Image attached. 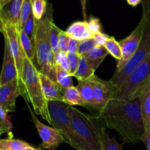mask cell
Instances as JSON below:
<instances>
[{"label":"cell","mask_w":150,"mask_h":150,"mask_svg":"<svg viewBox=\"0 0 150 150\" xmlns=\"http://www.w3.org/2000/svg\"><path fill=\"white\" fill-rule=\"evenodd\" d=\"M98 117L108 128L118 133L123 143L143 142L145 127L141 108V98L128 100L115 98L99 111Z\"/></svg>","instance_id":"obj_1"},{"label":"cell","mask_w":150,"mask_h":150,"mask_svg":"<svg viewBox=\"0 0 150 150\" xmlns=\"http://www.w3.org/2000/svg\"><path fill=\"white\" fill-rule=\"evenodd\" d=\"M52 7L48 4L43 18L36 20L32 42L35 51V64L38 72L56 81L55 57L50 43V24L53 21ZM57 82V81H56Z\"/></svg>","instance_id":"obj_2"},{"label":"cell","mask_w":150,"mask_h":150,"mask_svg":"<svg viewBox=\"0 0 150 150\" xmlns=\"http://www.w3.org/2000/svg\"><path fill=\"white\" fill-rule=\"evenodd\" d=\"M20 95L26 103L32 105L35 114L40 116L51 125V120L48 109V100L44 95L39 77V72L34 62L23 54V66L21 79L18 82Z\"/></svg>","instance_id":"obj_3"},{"label":"cell","mask_w":150,"mask_h":150,"mask_svg":"<svg viewBox=\"0 0 150 150\" xmlns=\"http://www.w3.org/2000/svg\"><path fill=\"white\" fill-rule=\"evenodd\" d=\"M69 117L75 133L83 142L86 150H101L105 127L99 117H91L73 106H67Z\"/></svg>","instance_id":"obj_4"},{"label":"cell","mask_w":150,"mask_h":150,"mask_svg":"<svg viewBox=\"0 0 150 150\" xmlns=\"http://www.w3.org/2000/svg\"><path fill=\"white\" fill-rule=\"evenodd\" d=\"M142 17L144 20L143 34L137 51L120 70H116L110 81L118 89L125 82L130 73L150 54V0H143Z\"/></svg>","instance_id":"obj_5"},{"label":"cell","mask_w":150,"mask_h":150,"mask_svg":"<svg viewBox=\"0 0 150 150\" xmlns=\"http://www.w3.org/2000/svg\"><path fill=\"white\" fill-rule=\"evenodd\" d=\"M48 105L51 125L62 135L64 142L77 150H86L85 145L73 130L67 111L68 105L62 101H48Z\"/></svg>","instance_id":"obj_6"},{"label":"cell","mask_w":150,"mask_h":150,"mask_svg":"<svg viewBox=\"0 0 150 150\" xmlns=\"http://www.w3.org/2000/svg\"><path fill=\"white\" fill-rule=\"evenodd\" d=\"M150 83V54L130 74L117 90V98L124 100L140 97Z\"/></svg>","instance_id":"obj_7"},{"label":"cell","mask_w":150,"mask_h":150,"mask_svg":"<svg viewBox=\"0 0 150 150\" xmlns=\"http://www.w3.org/2000/svg\"><path fill=\"white\" fill-rule=\"evenodd\" d=\"M89 79L93 86L95 108L100 111L109 101L117 98V88L110 81H105L95 75Z\"/></svg>","instance_id":"obj_8"},{"label":"cell","mask_w":150,"mask_h":150,"mask_svg":"<svg viewBox=\"0 0 150 150\" xmlns=\"http://www.w3.org/2000/svg\"><path fill=\"white\" fill-rule=\"evenodd\" d=\"M27 105L32 115L34 125L38 130L40 138L42 140V144L40 148L48 150H56L62 143L64 142L62 135L53 127H50L41 122L35 115V112L31 109L29 104L27 103Z\"/></svg>","instance_id":"obj_9"},{"label":"cell","mask_w":150,"mask_h":150,"mask_svg":"<svg viewBox=\"0 0 150 150\" xmlns=\"http://www.w3.org/2000/svg\"><path fill=\"white\" fill-rule=\"evenodd\" d=\"M144 26V20L143 18H142L136 29L127 38L119 41V43L121 46L122 57L120 61L117 62L116 70L121 69L123 65L136 52L140 44L141 40H142Z\"/></svg>","instance_id":"obj_10"},{"label":"cell","mask_w":150,"mask_h":150,"mask_svg":"<svg viewBox=\"0 0 150 150\" xmlns=\"http://www.w3.org/2000/svg\"><path fill=\"white\" fill-rule=\"evenodd\" d=\"M2 33L4 35V42H6L8 45L10 54H12L16 62L19 76V81H20L22 73V66H23V53L21 48L20 42H19L18 29L12 23H4V27Z\"/></svg>","instance_id":"obj_11"},{"label":"cell","mask_w":150,"mask_h":150,"mask_svg":"<svg viewBox=\"0 0 150 150\" xmlns=\"http://www.w3.org/2000/svg\"><path fill=\"white\" fill-rule=\"evenodd\" d=\"M20 95L18 81L16 80L0 87V107L7 112H13L16 109V102Z\"/></svg>","instance_id":"obj_12"},{"label":"cell","mask_w":150,"mask_h":150,"mask_svg":"<svg viewBox=\"0 0 150 150\" xmlns=\"http://www.w3.org/2000/svg\"><path fill=\"white\" fill-rule=\"evenodd\" d=\"M0 80L1 85L6 84L13 81H19V76L18 73L16 62L13 56L10 54L8 45L4 42V58H3V65L0 73Z\"/></svg>","instance_id":"obj_13"},{"label":"cell","mask_w":150,"mask_h":150,"mask_svg":"<svg viewBox=\"0 0 150 150\" xmlns=\"http://www.w3.org/2000/svg\"><path fill=\"white\" fill-rule=\"evenodd\" d=\"M23 0H13L0 10V17L4 23H10L18 29Z\"/></svg>","instance_id":"obj_14"},{"label":"cell","mask_w":150,"mask_h":150,"mask_svg":"<svg viewBox=\"0 0 150 150\" xmlns=\"http://www.w3.org/2000/svg\"><path fill=\"white\" fill-rule=\"evenodd\" d=\"M40 80L42 91L46 100L48 101H63L62 88L59 85L48 76L39 73Z\"/></svg>","instance_id":"obj_15"},{"label":"cell","mask_w":150,"mask_h":150,"mask_svg":"<svg viewBox=\"0 0 150 150\" xmlns=\"http://www.w3.org/2000/svg\"><path fill=\"white\" fill-rule=\"evenodd\" d=\"M69 37L81 41L93 38V35L89 31L86 21H78L73 22L65 31Z\"/></svg>","instance_id":"obj_16"},{"label":"cell","mask_w":150,"mask_h":150,"mask_svg":"<svg viewBox=\"0 0 150 150\" xmlns=\"http://www.w3.org/2000/svg\"><path fill=\"white\" fill-rule=\"evenodd\" d=\"M108 53L105 47L95 45L93 48L90 50L87 54L84 55L87 59L88 63L94 70H96L98 67L100 65L105 57L108 56Z\"/></svg>","instance_id":"obj_17"},{"label":"cell","mask_w":150,"mask_h":150,"mask_svg":"<svg viewBox=\"0 0 150 150\" xmlns=\"http://www.w3.org/2000/svg\"><path fill=\"white\" fill-rule=\"evenodd\" d=\"M76 88L83 100L86 106H91L95 108L94 101V89L92 83L89 79L84 81H78Z\"/></svg>","instance_id":"obj_18"},{"label":"cell","mask_w":150,"mask_h":150,"mask_svg":"<svg viewBox=\"0 0 150 150\" xmlns=\"http://www.w3.org/2000/svg\"><path fill=\"white\" fill-rule=\"evenodd\" d=\"M141 108L145 127V134L150 133V83L140 96Z\"/></svg>","instance_id":"obj_19"},{"label":"cell","mask_w":150,"mask_h":150,"mask_svg":"<svg viewBox=\"0 0 150 150\" xmlns=\"http://www.w3.org/2000/svg\"><path fill=\"white\" fill-rule=\"evenodd\" d=\"M62 94L63 96V101L67 105L70 106H74V105L86 106L76 86L75 87L72 86L70 87L62 89Z\"/></svg>","instance_id":"obj_20"},{"label":"cell","mask_w":150,"mask_h":150,"mask_svg":"<svg viewBox=\"0 0 150 150\" xmlns=\"http://www.w3.org/2000/svg\"><path fill=\"white\" fill-rule=\"evenodd\" d=\"M18 37L21 48L23 54L32 62H35V51H34L32 40L25 33L23 29H18Z\"/></svg>","instance_id":"obj_21"},{"label":"cell","mask_w":150,"mask_h":150,"mask_svg":"<svg viewBox=\"0 0 150 150\" xmlns=\"http://www.w3.org/2000/svg\"><path fill=\"white\" fill-rule=\"evenodd\" d=\"M94 75L95 70L90 67L86 57L84 56L79 57V66L73 76L76 78L78 81H84L89 79Z\"/></svg>","instance_id":"obj_22"},{"label":"cell","mask_w":150,"mask_h":150,"mask_svg":"<svg viewBox=\"0 0 150 150\" xmlns=\"http://www.w3.org/2000/svg\"><path fill=\"white\" fill-rule=\"evenodd\" d=\"M29 144L20 139H15L13 137L1 139L0 149L1 150H23Z\"/></svg>","instance_id":"obj_23"},{"label":"cell","mask_w":150,"mask_h":150,"mask_svg":"<svg viewBox=\"0 0 150 150\" xmlns=\"http://www.w3.org/2000/svg\"><path fill=\"white\" fill-rule=\"evenodd\" d=\"M104 47L107 50L108 54H111L116 60L120 61L122 59V53L121 46L119 43V41L116 40L114 37L109 36Z\"/></svg>","instance_id":"obj_24"},{"label":"cell","mask_w":150,"mask_h":150,"mask_svg":"<svg viewBox=\"0 0 150 150\" xmlns=\"http://www.w3.org/2000/svg\"><path fill=\"white\" fill-rule=\"evenodd\" d=\"M56 81L62 89L73 86L71 75L57 66L56 67Z\"/></svg>","instance_id":"obj_25"},{"label":"cell","mask_w":150,"mask_h":150,"mask_svg":"<svg viewBox=\"0 0 150 150\" xmlns=\"http://www.w3.org/2000/svg\"><path fill=\"white\" fill-rule=\"evenodd\" d=\"M60 31H61V29H59L54 23V21H52L51 22V24H50L49 38L51 48H52V51L55 57L60 52L59 48V36Z\"/></svg>","instance_id":"obj_26"},{"label":"cell","mask_w":150,"mask_h":150,"mask_svg":"<svg viewBox=\"0 0 150 150\" xmlns=\"http://www.w3.org/2000/svg\"><path fill=\"white\" fill-rule=\"evenodd\" d=\"M47 7V0H34L32 1V13L35 20L39 21L43 18Z\"/></svg>","instance_id":"obj_27"},{"label":"cell","mask_w":150,"mask_h":150,"mask_svg":"<svg viewBox=\"0 0 150 150\" xmlns=\"http://www.w3.org/2000/svg\"><path fill=\"white\" fill-rule=\"evenodd\" d=\"M101 150H122V146L116 141L115 138L110 137L105 130L103 133Z\"/></svg>","instance_id":"obj_28"},{"label":"cell","mask_w":150,"mask_h":150,"mask_svg":"<svg viewBox=\"0 0 150 150\" xmlns=\"http://www.w3.org/2000/svg\"><path fill=\"white\" fill-rule=\"evenodd\" d=\"M31 13H32V1L31 0H23V4H22L18 29H23L25 22L26 21Z\"/></svg>","instance_id":"obj_29"},{"label":"cell","mask_w":150,"mask_h":150,"mask_svg":"<svg viewBox=\"0 0 150 150\" xmlns=\"http://www.w3.org/2000/svg\"><path fill=\"white\" fill-rule=\"evenodd\" d=\"M95 45H97L94 38H89V39H86L83 40L79 41L77 54L79 57L84 56L85 54H87L92 48H93Z\"/></svg>","instance_id":"obj_30"},{"label":"cell","mask_w":150,"mask_h":150,"mask_svg":"<svg viewBox=\"0 0 150 150\" xmlns=\"http://www.w3.org/2000/svg\"><path fill=\"white\" fill-rule=\"evenodd\" d=\"M56 67H59L65 71L70 73V67H69L68 57L67 53L59 52L55 57Z\"/></svg>","instance_id":"obj_31"},{"label":"cell","mask_w":150,"mask_h":150,"mask_svg":"<svg viewBox=\"0 0 150 150\" xmlns=\"http://www.w3.org/2000/svg\"><path fill=\"white\" fill-rule=\"evenodd\" d=\"M35 26H36V20L35 19L33 14L32 13L29 17L28 18L27 20H26V21L25 22L23 29H22L24 31L25 33L31 38V40H32V38H33Z\"/></svg>","instance_id":"obj_32"},{"label":"cell","mask_w":150,"mask_h":150,"mask_svg":"<svg viewBox=\"0 0 150 150\" xmlns=\"http://www.w3.org/2000/svg\"><path fill=\"white\" fill-rule=\"evenodd\" d=\"M87 21V26L89 28V31L92 33V35L98 33L100 32H102L101 29H102V26H101L100 21L99 18L95 17H91Z\"/></svg>","instance_id":"obj_33"},{"label":"cell","mask_w":150,"mask_h":150,"mask_svg":"<svg viewBox=\"0 0 150 150\" xmlns=\"http://www.w3.org/2000/svg\"><path fill=\"white\" fill-rule=\"evenodd\" d=\"M69 36L65 31L62 30L59 32V48L60 52L67 53V44H68Z\"/></svg>","instance_id":"obj_34"},{"label":"cell","mask_w":150,"mask_h":150,"mask_svg":"<svg viewBox=\"0 0 150 150\" xmlns=\"http://www.w3.org/2000/svg\"><path fill=\"white\" fill-rule=\"evenodd\" d=\"M67 57H68L69 67H70V74L71 75V76H73L79 66V56L78 54H67Z\"/></svg>","instance_id":"obj_35"},{"label":"cell","mask_w":150,"mask_h":150,"mask_svg":"<svg viewBox=\"0 0 150 150\" xmlns=\"http://www.w3.org/2000/svg\"><path fill=\"white\" fill-rule=\"evenodd\" d=\"M93 38L96 42V45L99 46H103L105 45V42L108 40L109 35H106L105 33H103L102 32H100L98 33L95 34L93 35Z\"/></svg>","instance_id":"obj_36"},{"label":"cell","mask_w":150,"mask_h":150,"mask_svg":"<svg viewBox=\"0 0 150 150\" xmlns=\"http://www.w3.org/2000/svg\"><path fill=\"white\" fill-rule=\"evenodd\" d=\"M79 41L73 38L69 37L68 44H67V54H77L79 48Z\"/></svg>","instance_id":"obj_37"},{"label":"cell","mask_w":150,"mask_h":150,"mask_svg":"<svg viewBox=\"0 0 150 150\" xmlns=\"http://www.w3.org/2000/svg\"><path fill=\"white\" fill-rule=\"evenodd\" d=\"M9 133V137H13V135H12V131H10L8 128L7 127V126L4 125V123L3 122L2 120L0 119V136L2 135L3 133Z\"/></svg>","instance_id":"obj_38"},{"label":"cell","mask_w":150,"mask_h":150,"mask_svg":"<svg viewBox=\"0 0 150 150\" xmlns=\"http://www.w3.org/2000/svg\"><path fill=\"white\" fill-rule=\"evenodd\" d=\"M81 6L82 14L84 21H87V15H86V0H80Z\"/></svg>","instance_id":"obj_39"},{"label":"cell","mask_w":150,"mask_h":150,"mask_svg":"<svg viewBox=\"0 0 150 150\" xmlns=\"http://www.w3.org/2000/svg\"><path fill=\"white\" fill-rule=\"evenodd\" d=\"M143 142L146 146V150H150V133L144 135Z\"/></svg>","instance_id":"obj_40"},{"label":"cell","mask_w":150,"mask_h":150,"mask_svg":"<svg viewBox=\"0 0 150 150\" xmlns=\"http://www.w3.org/2000/svg\"><path fill=\"white\" fill-rule=\"evenodd\" d=\"M126 1L129 5L132 6V7H136L138 4L142 3L143 0H126Z\"/></svg>","instance_id":"obj_41"},{"label":"cell","mask_w":150,"mask_h":150,"mask_svg":"<svg viewBox=\"0 0 150 150\" xmlns=\"http://www.w3.org/2000/svg\"><path fill=\"white\" fill-rule=\"evenodd\" d=\"M13 0H0V10Z\"/></svg>","instance_id":"obj_42"},{"label":"cell","mask_w":150,"mask_h":150,"mask_svg":"<svg viewBox=\"0 0 150 150\" xmlns=\"http://www.w3.org/2000/svg\"><path fill=\"white\" fill-rule=\"evenodd\" d=\"M23 150H41V149L40 148L34 147V146H31L30 144H29L27 146H26V147H25Z\"/></svg>","instance_id":"obj_43"},{"label":"cell","mask_w":150,"mask_h":150,"mask_svg":"<svg viewBox=\"0 0 150 150\" xmlns=\"http://www.w3.org/2000/svg\"><path fill=\"white\" fill-rule=\"evenodd\" d=\"M4 27V23L2 21V19L1 18V17H0V33L3 32Z\"/></svg>","instance_id":"obj_44"},{"label":"cell","mask_w":150,"mask_h":150,"mask_svg":"<svg viewBox=\"0 0 150 150\" xmlns=\"http://www.w3.org/2000/svg\"><path fill=\"white\" fill-rule=\"evenodd\" d=\"M1 80H0V87H1Z\"/></svg>","instance_id":"obj_45"},{"label":"cell","mask_w":150,"mask_h":150,"mask_svg":"<svg viewBox=\"0 0 150 150\" xmlns=\"http://www.w3.org/2000/svg\"><path fill=\"white\" fill-rule=\"evenodd\" d=\"M31 1H34V0H31Z\"/></svg>","instance_id":"obj_46"},{"label":"cell","mask_w":150,"mask_h":150,"mask_svg":"<svg viewBox=\"0 0 150 150\" xmlns=\"http://www.w3.org/2000/svg\"><path fill=\"white\" fill-rule=\"evenodd\" d=\"M0 141H1V139H0Z\"/></svg>","instance_id":"obj_47"},{"label":"cell","mask_w":150,"mask_h":150,"mask_svg":"<svg viewBox=\"0 0 150 150\" xmlns=\"http://www.w3.org/2000/svg\"><path fill=\"white\" fill-rule=\"evenodd\" d=\"M0 150H1V149H0Z\"/></svg>","instance_id":"obj_48"}]
</instances>
